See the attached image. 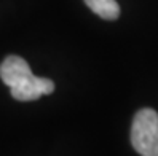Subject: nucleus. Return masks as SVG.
<instances>
[{"mask_svg":"<svg viewBox=\"0 0 158 156\" xmlns=\"http://www.w3.org/2000/svg\"><path fill=\"white\" fill-rule=\"evenodd\" d=\"M0 78L10 88L11 97L21 102L35 100L54 91L53 81L50 78L35 77L29 64L19 56H8L0 64Z\"/></svg>","mask_w":158,"mask_h":156,"instance_id":"1","label":"nucleus"},{"mask_svg":"<svg viewBox=\"0 0 158 156\" xmlns=\"http://www.w3.org/2000/svg\"><path fill=\"white\" fill-rule=\"evenodd\" d=\"M133 148L141 156H158V113L142 108L136 113L131 126Z\"/></svg>","mask_w":158,"mask_h":156,"instance_id":"2","label":"nucleus"},{"mask_svg":"<svg viewBox=\"0 0 158 156\" xmlns=\"http://www.w3.org/2000/svg\"><path fill=\"white\" fill-rule=\"evenodd\" d=\"M85 3L102 19L114 21L120 16V6L117 0H85Z\"/></svg>","mask_w":158,"mask_h":156,"instance_id":"3","label":"nucleus"}]
</instances>
